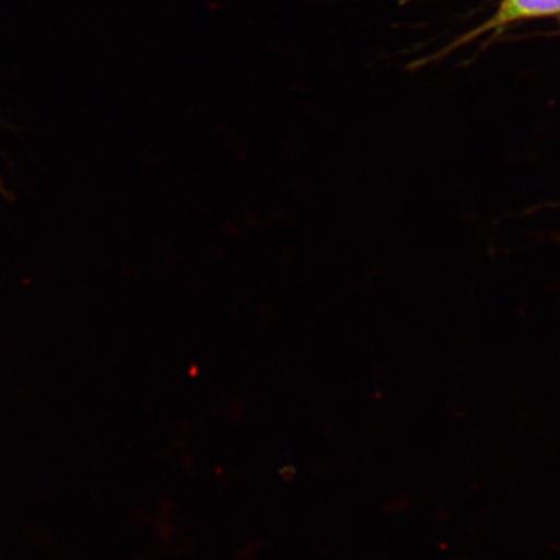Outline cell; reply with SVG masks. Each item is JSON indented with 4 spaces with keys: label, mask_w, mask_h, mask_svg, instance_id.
Instances as JSON below:
<instances>
[{
    "label": "cell",
    "mask_w": 560,
    "mask_h": 560,
    "mask_svg": "<svg viewBox=\"0 0 560 560\" xmlns=\"http://www.w3.org/2000/svg\"><path fill=\"white\" fill-rule=\"evenodd\" d=\"M560 13V0H503L499 12L482 25L479 32H488L516 20L556 15Z\"/></svg>",
    "instance_id": "obj_1"
}]
</instances>
